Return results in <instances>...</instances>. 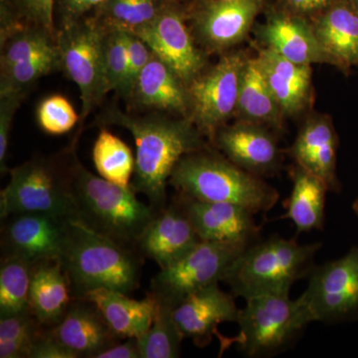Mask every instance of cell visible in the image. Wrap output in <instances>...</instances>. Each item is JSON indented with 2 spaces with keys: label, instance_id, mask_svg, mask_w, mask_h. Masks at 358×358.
<instances>
[{
  "label": "cell",
  "instance_id": "1",
  "mask_svg": "<svg viewBox=\"0 0 358 358\" xmlns=\"http://www.w3.org/2000/svg\"><path fill=\"white\" fill-rule=\"evenodd\" d=\"M106 122L128 129L136 143V169L131 188L141 193L155 211L167 204L166 188L174 167L190 152L204 148L192 120L138 117L113 110Z\"/></svg>",
  "mask_w": 358,
  "mask_h": 358
},
{
  "label": "cell",
  "instance_id": "2",
  "mask_svg": "<svg viewBox=\"0 0 358 358\" xmlns=\"http://www.w3.org/2000/svg\"><path fill=\"white\" fill-rule=\"evenodd\" d=\"M143 259L136 250L72 219L60 261L73 299H83L99 289L134 293L141 286Z\"/></svg>",
  "mask_w": 358,
  "mask_h": 358
},
{
  "label": "cell",
  "instance_id": "3",
  "mask_svg": "<svg viewBox=\"0 0 358 358\" xmlns=\"http://www.w3.org/2000/svg\"><path fill=\"white\" fill-rule=\"evenodd\" d=\"M169 185L190 199L229 202L253 214L271 210L280 199L277 189L259 176L205 148L179 160Z\"/></svg>",
  "mask_w": 358,
  "mask_h": 358
},
{
  "label": "cell",
  "instance_id": "4",
  "mask_svg": "<svg viewBox=\"0 0 358 358\" xmlns=\"http://www.w3.org/2000/svg\"><path fill=\"white\" fill-rule=\"evenodd\" d=\"M70 173L77 220L122 246L136 250L141 235L157 212L154 207L141 201L131 186L122 188L92 173L75 157L70 162Z\"/></svg>",
  "mask_w": 358,
  "mask_h": 358
},
{
  "label": "cell",
  "instance_id": "5",
  "mask_svg": "<svg viewBox=\"0 0 358 358\" xmlns=\"http://www.w3.org/2000/svg\"><path fill=\"white\" fill-rule=\"evenodd\" d=\"M320 242L301 245L273 236L250 245L228 268L223 281L235 296L245 300L262 294H289L293 285L315 268Z\"/></svg>",
  "mask_w": 358,
  "mask_h": 358
},
{
  "label": "cell",
  "instance_id": "6",
  "mask_svg": "<svg viewBox=\"0 0 358 358\" xmlns=\"http://www.w3.org/2000/svg\"><path fill=\"white\" fill-rule=\"evenodd\" d=\"M246 306L240 310L236 338H224L221 353L232 343L248 357H267L282 352L298 338L301 331L313 322L307 303L299 296L289 299V294H262L246 299Z\"/></svg>",
  "mask_w": 358,
  "mask_h": 358
},
{
  "label": "cell",
  "instance_id": "7",
  "mask_svg": "<svg viewBox=\"0 0 358 358\" xmlns=\"http://www.w3.org/2000/svg\"><path fill=\"white\" fill-rule=\"evenodd\" d=\"M8 185L0 192V219L18 213H44L77 219L71 185L70 164L35 157L10 171Z\"/></svg>",
  "mask_w": 358,
  "mask_h": 358
},
{
  "label": "cell",
  "instance_id": "8",
  "mask_svg": "<svg viewBox=\"0 0 358 358\" xmlns=\"http://www.w3.org/2000/svg\"><path fill=\"white\" fill-rule=\"evenodd\" d=\"M105 34V26L93 16L63 24L56 39L61 66L79 87L83 117L110 92L103 62Z\"/></svg>",
  "mask_w": 358,
  "mask_h": 358
},
{
  "label": "cell",
  "instance_id": "9",
  "mask_svg": "<svg viewBox=\"0 0 358 358\" xmlns=\"http://www.w3.org/2000/svg\"><path fill=\"white\" fill-rule=\"evenodd\" d=\"M250 245L201 241L178 262L152 278L150 292L176 308L186 296L223 281L233 262Z\"/></svg>",
  "mask_w": 358,
  "mask_h": 358
},
{
  "label": "cell",
  "instance_id": "10",
  "mask_svg": "<svg viewBox=\"0 0 358 358\" xmlns=\"http://www.w3.org/2000/svg\"><path fill=\"white\" fill-rule=\"evenodd\" d=\"M301 298L313 322H358V246L341 258L315 266Z\"/></svg>",
  "mask_w": 358,
  "mask_h": 358
},
{
  "label": "cell",
  "instance_id": "11",
  "mask_svg": "<svg viewBox=\"0 0 358 358\" xmlns=\"http://www.w3.org/2000/svg\"><path fill=\"white\" fill-rule=\"evenodd\" d=\"M247 58L239 53L223 56L208 72L188 86L192 122L201 134L214 138L237 110L240 82Z\"/></svg>",
  "mask_w": 358,
  "mask_h": 358
},
{
  "label": "cell",
  "instance_id": "12",
  "mask_svg": "<svg viewBox=\"0 0 358 358\" xmlns=\"http://www.w3.org/2000/svg\"><path fill=\"white\" fill-rule=\"evenodd\" d=\"M185 8V4L166 1L154 20L133 33L189 86L201 74L205 58L188 30Z\"/></svg>",
  "mask_w": 358,
  "mask_h": 358
},
{
  "label": "cell",
  "instance_id": "13",
  "mask_svg": "<svg viewBox=\"0 0 358 358\" xmlns=\"http://www.w3.org/2000/svg\"><path fill=\"white\" fill-rule=\"evenodd\" d=\"M72 219L44 213H18L1 219V257L33 264L60 259Z\"/></svg>",
  "mask_w": 358,
  "mask_h": 358
},
{
  "label": "cell",
  "instance_id": "14",
  "mask_svg": "<svg viewBox=\"0 0 358 358\" xmlns=\"http://www.w3.org/2000/svg\"><path fill=\"white\" fill-rule=\"evenodd\" d=\"M272 0H194L188 7L200 41L214 50L229 48L247 36L257 16Z\"/></svg>",
  "mask_w": 358,
  "mask_h": 358
},
{
  "label": "cell",
  "instance_id": "15",
  "mask_svg": "<svg viewBox=\"0 0 358 358\" xmlns=\"http://www.w3.org/2000/svg\"><path fill=\"white\" fill-rule=\"evenodd\" d=\"M201 241L178 194L155 212L141 235L136 250L143 258L164 268L178 262Z\"/></svg>",
  "mask_w": 358,
  "mask_h": 358
},
{
  "label": "cell",
  "instance_id": "16",
  "mask_svg": "<svg viewBox=\"0 0 358 358\" xmlns=\"http://www.w3.org/2000/svg\"><path fill=\"white\" fill-rule=\"evenodd\" d=\"M266 11V21L261 25V36L282 57L296 64H329L333 60L320 45L312 21L282 8L271 1Z\"/></svg>",
  "mask_w": 358,
  "mask_h": 358
},
{
  "label": "cell",
  "instance_id": "17",
  "mask_svg": "<svg viewBox=\"0 0 358 358\" xmlns=\"http://www.w3.org/2000/svg\"><path fill=\"white\" fill-rule=\"evenodd\" d=\"M178 195L202 241L252 245L260 240L261 227L244 207Z\"/></svg>",
  "mask_w": 358,
  "mask_h": 358
},
{
  "label": "cell",
  "instance_id": "18",
  "mask_svg": "<svg viewBox=\"0 0 358 358\" xmlns=\"http://www.w3.org/2000/svg\"><path fill=\"white\" fill-rule=\"evenodd\" d=\"M49 331L76 358H98L122 341L95 303L86 299H73L62 319Z\"/></svg>",
  "mask_w": 358,
  "mask_h": 358
},
{
  "label": "cell",
  "instance_id": "19",
  "mask_svg": "<svg viewBox=\"0 0 358 358\" xmlns=\"http://www.w3.org/2000/svg\"><path fill=\"white\" fill-rule=\"evenodd\" d=\"M234 294L210 285L190 294L174 308V317L183 338L192 339L200 348L218 336V327L224 322H237L240 308Z\"/></svg>",
  "mask_w": 358,
  "mask_h": 358
},
{
  "label": "cell",
  "instance_id": "20",
  "mask_svg": "<svg viewBox=\"0 0 358 358\" xmlns=\"http://www.w3.org/2000/svg\"><path fill=\"white\" fill-rule=\"evenodd\" d=\"M213 140L228 159L257 176L274 173L281 162L277 141L260 124L244 122L219 129Z\"/></svg>",
  "mask_w": 358,
  "mask_h": 358
},
{
  "label": "cell",
  "instance_id": "21",
  "mask_svg": "<svg viewBox=\"0 0 358 358\" xmlns=\"http://www.w3.org/2000/svg\"><path fill=\"white\" fill-rule=\"evenodd\" d=\"M338 140L333 122L317 115L308 120L289 148V155L298 166L319 178L329 190H341L336 178V152Z\"/></svg>",
  "mask_w": 358,
  "mask_h": 358
},
{
  "label": "cell",
  "instance_id": "22",
  "mask_svg": "<svg viewBox=\"0 0 358 358\" xmlns=\"http://www.w3.org/2000/svg\"><path fill=\"white\" fill-rule=\"evenodd\" d=\"M310 21L334 66L343 71L358 67V13L350 0H334Z\"/></svg>",
  "mask_w": 358,
  "mask_h": 358
},
{
  "label": "cell",
  "instance_id": "23",
  "mask_svg": "<svg viewBox=\"0 0 358 358\" xmlns=\"http://www.w3.org/2000/svg\"><path fill=\"white\" fill-rule=\"evenodd\" d=\"M259 60L278 105L294 115L307 107L312 94V67L296 64L272 49H259Z\"/></svg>",
  "mask_w": 358,
  "mask_h": 358
},
{
  "label": "cell",
  "instance_id": "24",
  "mask_svg": "<svg viewBox=\"0 0 358 358\" xmlns=\"http://www.w3.org/2000/svg\"><path fill=\"white\" fill-rule=\"evenodd\" d=\"M83 299L95 303L121 339L141 338L154 322L157 301L150 292L141 301L108 289L90 292Z\"/></svg>",
  "mask_w": 358,
  "mask_h": 358
},
{
  "label": "cell",
  "instance_id": "25",
  "mask_svg": "<svg viewBox=\"0 0 358 358\" xmlns=\"http://www.w3.org/2000/svg\"><path fill=\"white\" fill-rule=\"evenodd\" d=\"M73 296L60 259L37 263L29 291V310L47 329L55 326L67 312Z\"/></svg>",
  "mask_w": 358,
  "mask_h": 358
},
{
  "label": "cell",
  "instance_id": "26",
  "mask_svg": "<svg viewBox=\"0 0 358 358\" xmlns=\"http://www.w3.org/2000/svg\"><path fill=\"white\" fill-rule=\"evenodd\" d=\"M186 87L173 69L152 53L136 80L131 95L145 107L185 114L190 109Z\"/></svg>",
  "mask_w": 358,
  "mask_h": 358
},
{
  "label": "cell",
  "instance_id": "27",
  "mask_svg": "<svg viewBox=\"0 0 358 358\" xmlns=\"http://www.w3.org/2000/svg\"><path fill=\"white\" fill-rule=\"evenodd\" d=\"M293 188L287 200V212L282 219H289L296 226L298 233L322 230L327 186L313 174L296 166L292 173Z\"/></svg>",
  "mask_w": 358,
  "mask_h": 358
},
{
  "label": "cell",
  "instance_id": "28",
  "mask_svg": "<svg viewBox=\"0 0 358 358\" xmlns=\"http://www.w3.org/2000/svg\"><path fill=\"white\" fill-rule=\"evenodd\" d=\"M237 110L245 121L252 124L278 127L281 122V108L271 91L258 56L247 59L245 63Z\"/></svg>",
  "mask_w": 358,
  "mask_h": 358
},
{
  "label": "cell",
  "instance_id": "29",
  "mask_svg": "<svg viewBox=\"0 0 358 358\" xmlns=\"http://www.w3.org/2000/svg\"><path fill=\"white\" fill-rule=\"evenodd\" d=\"M93 162L101 178L122 188L131 187L136 157L119 136L102 129L94 143Z\"/></svg>",
  "mask_w": 358,
  "mask_h": 358
},
{
  "label": "cell",
  "instance_id": "30",
  "mask_svg": "<svg viewBox=\"0 0 358 358\" xmlns=\"http://www.w3.org/2000/svg\"><path fill=\"white\" fill-rule=\"evenodd\" d=\"M36 264L20 257H1L0 317L29 310V291Z\"/></svg>",
  "mask_w": 358,
  "mask_h": 358
},
{
  "label": "cell",
  "instance_id": "31",
  "mask_svg": "<svg viewBox=\"0 0 358 358\" xmlns=\"http://www.w3.org/2000/svg\"><path fill=\"white\" fill-rule=\"evenodd\" d=\"M155 301L157 308L152 327L138 338L141 358L179 357L185 338L174 317V308L157 299Z\"/></svg>",
  "mask_w": 358,
  "mask_h": 358
},
{
  "label": "cell",
  "instance_id": "32",
  "mask_svg": "<svg viewBox=\"0 0 358 358\" xmlns=\"http://www.w3.org/2000/svg\"><path fill=\"white\" fill-rule=\"evenodd\" d=\"M167 0H107L95 16L105 27L134 32L155 20Z\"/></svg>",
  "mask_w": 358,
  "mask_h": 358
},
{
  "label": "cell",
  "instance_id": "33",
  "mask_svg": "<svg viewBox=\"0 0 358 358\" xmlns=\"http://www.w3.org/2000/svg\"><path fill=\"white\" fill-rule=\"evenodd\" d=\"M57 40L52 32L34 25H22L1 42V68L57 51Z\"/></svg>",
  "mask_w": 358,
  "mask_h": 358
},
{
  "label": "cell",
  "instance_id": "34",
  "mask_svg": "<svg viewBox=\"0 0 358 358\" xmlns=\"http://www.w3.org/2000/svg\"><path fill=\"white\" fill-rule=\"evenodd\" d=\"M59 66L61 62L57 50L1 68L0 95L22 93L28 86L57 69Z\"/></svg>",
  "mask_w": 358,
  "mask_h": 358
},
{
  "label": "cell",
  "instance_id": "35",
  "mask_svg": "<svg viewBox=\"0 0 358 358\" xmlns=\"http://www.w3.org/2000/svg\"><path fill=\"white\" fill-rule=\"evenodd\" d=\"M103 62L109 91H117L126 95L129 70L126 31L117 28L106 27Z\"/></svg>",
  "mask_w": 358,
  "mask_h": 358
},
{
  "label": "cell",
  "instance_id": "36",
  "mask_svg": "<svg viewBox=\"0 0 358 358\" xmlns=\"http://www.w3.org/2000/svg\"><path fill=\"white\" fill-rule=\"evenodd\" d=\"M79 120L72 103L60 95L44 99L37 109V122L40 128L49 134L68 133L76 126Z\"/></svg>",
  "mask_w": 358,
  "mask_h": 358
},
{
  "label": "cell",
  "instance_id": "37",
  "mask_svg": "<svg viewBox=\"0 0 358 358\" xmlns=\"http://www.w3.org/2000/svg\"><path fill=\"white\" fill-rule=\"evenodd\" d=\"M44 327L31 310L0 317V341H17L34 343Z\"/></svg>",
  "mask_w": 358,
  "mask_h": 358
},
{
  "label": "cell",
  "instance_id": "38",
  "mask_svg": "<svg viewBox=\"0 0 358 358\" xmlns=\"http://www.w3.org/2000/svg\"><path fill=\"white\" fill-rule=\"evenodd\" d=\"M20 20L53 32L55 0H4Z\"/></svg>",
  "mask_w": 358,
  "mask_h": 358
},
{
  "label": "cell",
  "instance_id": "39",
  "mask_svg": "<svg viewBox=\"0 0 358 358\" xmlns=\"http://www.w3.org/2000/svg\"><path fill=\"white\" fill-rule=\"evenodd\" d=\"M22 93L0 95V171H7L6 157L14 115L20 107Z\"/></svg>",
  "mask_w": 358,
  "mask_h": 358
},
{
  "label": "cell",
  "instance_id": "40",
  "mask_svg": "<svg viewBox=\"0 0 358 358\" xmlns=\"http://www.w3.org/2000/svg\"><path fill=\"white\" fill-rule=\"evenodd\" d=\"M127 47H128L129 70L127 78L126 95H131L134 84L141 71L148 64L152 56L148 44L133 32L126 31Z\"/></svg>",
  "mask_w": 358,
  "mask_h": 358
},
{
  "label": "cell",
  "instance_id": "41",
  "mask_svg": "<svg viewBox=\"0 0 358 358\" xmlns=\"http://www.w3.org/2000/svg\"><path fill=\"white\" fill-rule=\"evenodd\" d=\"M107 0H55L63 24L85 18L92 10H98Z\"/></svg>",
  "mask_w": 358,
  "mask_h": 358
},
{
  "label": "cell",
  "instance_id": "42",
  "mask_svg": "<svg viewBox=\"0 0 358 358\" xmlns=\"http://www.w3.org/2000/svg\"><path fill=\"white\" fill-rule=\"evenodd\" d=\"M29 358H76L44 327L35 338Z\"/></svg>",
  "mask_w": 358,
  "mask_h": 358
},
{
  "label": "cell",
  "instance_id": "43",
  "mask_svg": "<svg viewBox=\"0 0 358 358\" xmlns=\"http://www.w3.org/2000/svg\"><path fill=\"white\" fill-rule=\"evenodd\" d=\"M334 1V0H275L282 8L308 20L319 15Z\"/></svg>",
  "mask_w": 358,
  "mask_h": 358
},
{
  "label": "cell",
  "instance_id": "44",
  "mask_svg": "<svg viewBox=\"0 0 358 358\" xmlns=\"http://www.w3.org/2000/svg\"><path fill=\"white\" fill-rule=\"evenodd\" d=\"M98 358H141L138 338H126L124 343L119 341L109 350L99 355Z\"/></svg>",
  "mask_w": 358,
  "mask_h": 358
},
{
  "label": "cell",
  "instance_id": "45",
  "mask_svg": "<svg viewBox=\"0 0 358 358\" xmlns=\"http://www.w3.org/2000/svg\"><path fill=\"white\" fill-rule=\"evenodd\" d=\"M167 1H173L176 2V3L185 4L187 3V2L192 3V2L194 1V0H167Z\"/></svg>",
  "mask_w": 358,
  "mask_h": 358
},
{
  "label": "cell",
  "instance_id": "46",
  "mask_svg": "<svg viewBox=\"0 0 358 358\" xmlns=\"http://www.w3.org/2000/svg\"><path fill=\"white\" fill-rule=\"evenodd\" d=\"M352 209L353 211H355V213L357 214V216L358 217V199L355 200V202H353Z\"/></svg>",
  "mask_w": 358,
  "mask_h": 358
},
{
  "label": "cell",
  "instance_id": "47",
  "mask_svg": "<svg viewBox=\"0 0 358 358\" xmlns=\"http://www.w3.org/2000/svg\"><path fill=\"white\" fill-rule=\"evenodd\" d=\"M352 2L353 6L355 7L358 13V0H350Z\"/></svg>",
  "mask_w": 358,
  "mask_h": 358
}]
</instances>
